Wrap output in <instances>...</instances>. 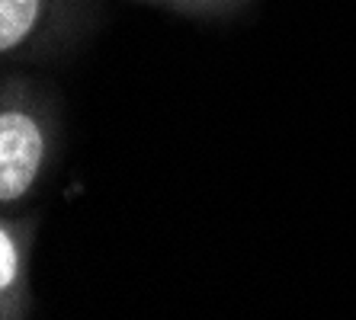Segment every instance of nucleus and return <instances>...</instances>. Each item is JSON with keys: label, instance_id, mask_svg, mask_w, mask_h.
I'll use <instances>...</instances> for the list:
<instances>
[{"label": "nucleus", "instance_id": "nucleus-1", "mask_svg": "<svg viewBox=\"0 0 356 320\" xmlns=\"http://www.w3.org/2000/svg\"><path fill=\"white\" fill-rule=\"evenodd\" d=\"M65 148L58 93L19 71L0 81V205L19 212L49 186Z\"/></svg>", "mask_w": 356, "mask_h": 320}, {"label": "nucleus", "instance_id": "nucleus-4", "mask_svg": "<svg viewBox=\"0 0 356 320\" xmlns=\"http://www.w3.org/2000/svg\"><path fill=\"white\" fill-rule=\"evenodd\" d=\"M141 7H154L167 10L177 17L199 19V23H218V19H232L238 17L244 7H250L254 0H135Z\"/></svg>", "mask_w": 356, "mask_h": 320}, {"label": "nucleus", "instance_id": "nucleus-2", "mask_svg": "<svg viewBox=\"0 0 356 320\" xmlns=\"http://www.w3.org/2000/svg\"><path fill=\"white\" fill-rule=\"evenodd\" d=\"M103 0H0V55L42 65L74 51L93 33Z\"/></svg>", "mask_w": 356, "mask_h": 320}, {"label": "nucleus", "instance_id": "nucleus-3", "mask_svg": "<svg viewBox=\"0 0 356 320\" xmlns=\"http://www.w3.org/2000/svg\"><path fill=\"white\" fill-rule=\"evenodd\" d=\"M42 212H3L0 221V320H29L33 298V250Z\"/></svg>", "mask_w": 356, "mask_h": 320}]
</instances>
